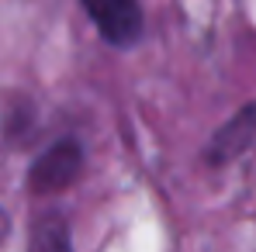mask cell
Returning <instances> with one entry per match:
<instances>
[{
    "instance_id": "1",
    "label": "cell",
    "mask_w": 256,
    "mask_h": 252,
    "mask_svg": "<svg viewBox=\"0 0 256 252\" xmlns=\"http://www.w3.org/2000/svg\"><path fill=\"white\" fill-rule=\"evenodd\" d=\"M84 173V149L76 138H62L56 145H48L42 156L28 169V190L35 197H52L62 194L66 187H73Z\"/></svg>"
},
{
    "instance_id": "2",
    "label": "cell",
    "mask_w": 256,
    "mask_h": 252,
    "mask_svg": "<svg viewBox=\"0 0 256 252\" xmlns=\"http://www.w3.org/2000/svg\"><path fill=\"white\" fill-rule=\"evenodd\" d=\"M86 17L97 24L100 38L128 48L142 38V7L138 0H84Z\"/></svg>"
},
{
    "instance_id": "3",
    "label": "cell",
    "mask_w": 256,
    "mask_h": 252,
    "mask_svg": "<svg viewBox=\"0 0 256 252\" xmlns=\"http://www.w3.org/2000/svg\"><path fill=\"white\" fill-rule=\"evenodd\" d=\"M250 152H256V100L239 107L212 135V142L204 149V163L208 166H228V163H236Z\"/></svg>"
},
{
    "instance_id": "4",
    "label": "cell",
    "mask_w": 256,
    "mask_h": 252,
    "mask_svg": "<svg viewBox=\"0 0 256 252\" xmlns=\"http://www.w3.org/2000/svg\"><path fill=\"white\" fill-rule=\"evenodd\" d=\"M28 252H73L66 221H62L59 214H45L42 221L35 225V235H32Z\"/></svg>"
},
{
    "instance_id": "5",
    "label": "cell",
    "mask_w": 256,
    "mask_h": 252,
    "mask_svg": "<svg viewBox=\"0 0 256 252\" xmlns=\"http://www.w3.org/2000/svg\"><path fill=\"white\" fill-rule=\"evenodd\" d=\"M7 235H10V218H7V211L0 208V242H4Z\"/></svg>"
}]
</instances>
